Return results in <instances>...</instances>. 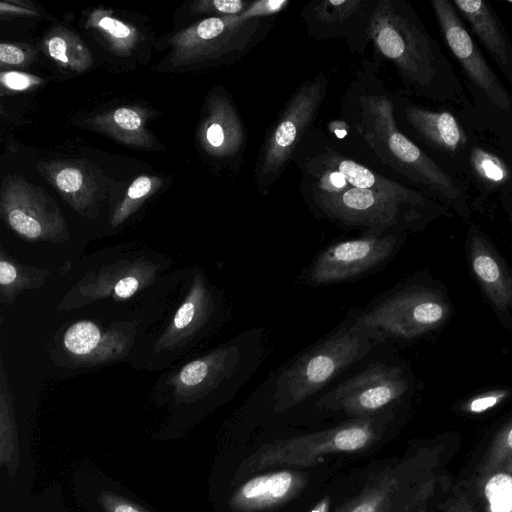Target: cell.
I'll list each match as a JSON object with an SVG mask.
<instances>
[{"label": "cell", "mask_w": 512, "mask_h": 512, "mask_svg": "<svg viewBox=\"0 0 512 512\" xmlns=\"http://www.w3.org/2000/svg\"><path fill=\"white\" fill-rule=\"evenodd\" d=\"M362 471L363 468L350 473L334 474L306 512H337L348 495L355 489Z\"/></svg>", "instance_id": "24"}, {"label": "cell", "mask_w": 512, "mask_h": 512, "mask_svg": "<svg viewBox=\"0 0 512 512\" xmlns=\"http://www.w3.org/2000/svg\"><path fill=\"white\" fill-rule=\"evenodd\" d=\"M304 199L315 216L372 235L419 228L430 211L428 199L419 192L402 196L351 187L341 194Z\"/></svg>", "instance_id": "6"}, {"label": "cell", "mask_w": 512, "mask_h": 512, "mask_svg": "<svg viewBox=\"0 0 512 512\" xmlns=\"http://www.w3.org/2000/svg\"><path fill=\"white\" fill-rule=\"evenodd\" d=\"M288 5L287 0H257L238 15L205 18L171 39V60L198 66L237 61L270 33Z\"/></svg>", "instance_id": "4"}, {"label": "cell", "mask_w": 512, "mask_h": 512, "mask_svg": "<svg viewBox=\"0 0 512 512\" xmlns=\"http://www.w3.org/2000/svg\"><path fill=\"white\" fill-rule=\"evenodd\" d=\"M400 414L401 405L320 430L248 444L234 481L270 468L333 465L335 460L372 455L395 436Z\"/></svg>", "instance_id": "2"}, {"label": "cell", "mask_w": 512, "mask_h": 512, "mask_svg": "<svg viewBox=\"0 0 512 512\" xmlns=\"http://www.w3.org/2000/svg\"><path fill=\"white\" fill-rule=\"evenodd\" d=\"M204 150L218 161L237 165L247 146V130L240 113L225 92H215L208 100L201 127Z\"/></svg>", "instance_id": "15"}, {"label": "cell", "mask_w": 512, "mask_h": 512, "mask_svg": "<svg viewBox=\"0 0 512 512\" xmlns=\"http://www.w3.org/2000/svg\"><path fill=\"white\" fill-rule=\"evenodd\" d=\"M110 124L116 128V132L123 134H136L142 130V118L140 114L130 108L121 107L113 111L108 117Z\"/></svg>", "instance_id": "33"}, {"label": "cell", "mask_w": 512, "mask_h": 512, "mask_svg": "<svg viewBox=\"0 0 512 512\" xmlns=\"http://www.w3.org/2000/svg\"><path fill=\"white\" fill-rule=\"evenodd\" d=\"M409 389L402 367L375 362L319 397L315 408L345 419L372 415L402 405Z\"/></svg>", "instance_id": "10"}, {"label": "cell", "mask_w": 512, "mask_h": 512, "mask_svg": "<svg viewBox=\"0 0 512 512\" xmlns=\"http://www.w3.org/2000/svg\"><path fill=\"white\" fill-rule=\"evenodd\" d=\"M430 504L431 503H428L424 506H422L419 510H417L416 512H429V507H430Z\"/></svg>", "instance_id": "40"}, {"label": "cell", "mask_w": 512, "mask_h": 512, "mask_svg": "<svg viewBox=\"0 0 512 512\" xmlns=\"http://www.w3.org/2000/svg\"><path fill=\"white\" fill-rule=\"evenodd\" d=\"M2 84L11 90H25L40 84L42 79L22 72H4L1 74Z\"/></svg>", "instance_id": "36"}, {"label": "cell", "mask_w": 512, "mask_h": 512, "mask_svg": "<svg viewBox=\"0 0 512 512\" xmlns=\"http://www.w3.org/2000/svg\"><path fill=\"white\" fill-rule=\"evenodd\" d=\"M454 4L512 84V44L490 4L483 0H455Z\"/></svg>", "instance_id": "18"}, {"label": "cell", "mask_w": 512, "mask_h": 512, "mask_svg": "<svg viewBox=\"0 0 512 512\" xmlns=\"http://www.w3.org/2000/svg\"><path fill=\"white\" fill-rule=\"evenodd\" d=\"M512 458V419L496 434L478 468L480 476L498 471Z\"/></svg>", "instance_id": "27"}, {"label": "cell", "mask_w": 512, "mask_h": 512, "mask_svg": "<svg viewBox=\"0 0 512 512\" xmlns=\"http://www.w3.org/2000/svg\"><path fill=\"white\" fill-rule=\"evenodd\" d=\"M152 266H133L129 268H112L101 274L90 284L87 299L95 300L112 296L114 299H128L152 279Z\"/></svg>", "instance_id": "21"}, {"label": "cell", "mask_w": 512, "mask_h": 512, "mask_svg": "<svg viewBox=\"0 0 512 512\" xmlns=\"http://www.w3.org/2000/svg\"><path fill=\"white\" fill-rule=\"evenodd\" d=\"M99 500L107 512H148L137 504L110 492H102Z\"/></svg>", "instance_id": "35"}, {"label": "cell", "mask_w": 512, "mask_h": 512, "mask_svg": "<svg viewBox=\"0 0 512 512\" xmlns=\"http://www.w3.org/2000/svg\"><path fill=\"white\" fill-rule=\"evenodd\" d=\"M26 59V54L18 46L2 43L0 45V61L2 64L20 65Z\"/></svg>", "instance_id": "38"}, {"label": "cell", "mask_w": 512, "mask_h": 512, "mask_svg": "<svg viewBox=\"0 0 512 512\" xmlns=\"http://www.w3.org/2000/svg\"><path fill=\"white\" fill-rule=\"evenodd\" d=\"M9 395V393H8ZM1 387V462L11 461L15 453L14 426L10 407V398Z\"/></svg>", "instance_id": "30"}, {"label": "cell", "mask_w": 512, "mask_h": 512, "mask_svg": "<svg viewBox=\"0 0 512 512\" xmlns=\"http://www.w3.org/2000/svg\"><path fill=\"white\" fill-rule=\"evenodd\" d=\"M63 345L69 354L83 362H106L118 358L128 347V335L104 332L92 321H78L67 328Z\"/></svg>", "instance_id": "19"}, {"label": "cell", "mask_w": 512, "mask_h": 512, "mask_svg": "<svg viewBox=\"0 0 512 512\" xmlns=\"http://www.w3.org/2000/svg\"><path fill=\"white\" fill-rule=\"evenodd\" d=\"M251 3L246 0H203L196 2L194 9L201 13H215L216 16H233L244 12Z\"/></svg>", "instance_id": "31"}, {"label": "cell", "mask_w": 512, "mask_h": 512, "mask_svg": "<svg viewBox=\"0 0 512 512\" xmlns=\"http://www.w3.org/2000/svg\"><path fill=\"white\" fill-rule=\"evenodd\" d=\"M431 4L449 49L470 80L495 106L509 110L512 103L508 92L482 56L453 5L447 0H433Z\"/></svg>", "instance_id": "14"}, {"label": "cell", "mask_w": 512, "mask_h": 512, "mask_svg": "<svg viewBox=\"0 0 512 512\" xmlns=\"http://www.w3.org/2000/svg\"><path fill=\"white\" fill-rule=\"evenodd\" d=\"M55 186L69 199L75 200L74 206L77 207V200L80 199L83 207L84 196H86V178L83 172L75 166H63L59 168L52 176Z\"/></svg>", "instance_id": "29"}, {"label": "cell", "mask_w": 512, "mask_h": 512, "mask_svg": "<svg viewBox=\"0 0 512 512\" xmlns=\"http://www.w3.org/2000/svg\"><path fill=\"white\" fill-rule=\"evenodd\" d=\"M334 475L332 464L276 467L234 481L229 512H306Z\"/></svg>", "instance_id": "8"}, {"label": "cell", "mask_w": 512, "mask_h": 512, "mask_svg": "<svg viewBox=\"0 0 512 512\" xmlns=\"http://www.w3.org/2000/svg\"><path fill=\"white\" fill-rule=\"evenodd\" d=\"M49 272L22 266L9 258L1 249L0 292L3 304L11 303L22 290L36 288L45 282Z\"/></svg>", "instance_id": "23"}, {"label": "cell", "mask_w": 512, "mask_h": 512, "mask_svg": "<svg viewBox=\"0 0 512 512\" xmlns=\"http://www.w3.org/2000/svg\"><path fill=\"white\" fill-rule=\"evenodd\" d=\"M508 395L509 392L503 389L484 392L466 401L462 410L469 414H480L497 406Z\"/></svg>", "instance_id": "34"}, {"label": "cell", "mask_w": 512, "mask_h": 512, "mask_svg": "<svg viewBox=\"0 0 512 512\" xmlns=\"http://www.w3.org/2000/svg\"><path fill=\"white\" fill-rule=\"evenodd\" d=\"M500 470L506 471L512 474V458L508 460Z\"/></svg>", "instance_id": "39"}, {"label": "cell", "mask_w": 512, "mask_h": 512, "mask_svg": "<svg viewBox=\"0 0 512 512\" xmlns=\"http://www.w3.org/2000/svg\"><path fill=\"white\" fill-rule=\"evenodd\" d=\"M328 86L329 75L325 71L305 79L267 130L253 170L254 185L259 193L268 194L292 162L304 136L314 126Z\"/></svg>", "instance_id": "7"}, {"label": "cell", "mask_w": 512, "mask_h": 512, "mask_svg": "<svg viewBox=\"0 0 512 512\" xmlns=\"http://www.w3.org/2000/svg\"><path fill=\"white\" fill-rule=\"evenodd\" d=\"M473 164L478 174L491 182H502L506 173L501 163L489 153L477 149L473 153Z\"/></svg>", "instance_id": "32"}, {"label": "cell", "mask_w": 512, "mask_h": 512, "mask_svg": "<svg viewBox=\"0 0 512 512\" xmlns=\"http://www.w3.org/2000/svg\"><path fill=\"white\" fill-rule=\"evenodd\" d=\"M450 306L438 291L410 285L392 291L351 316L374 341L412 340L441 326Z\"/></svg>", "instance_id": "9"}, {"label": "cell", "mask_w": 512, "mask_h": 512, "mask_svg": "<svg viewBox=\"0 0 512 512\" xmlns=\"http://www.w3.org/2000/svg\"><path fill=\"white\" fill-rule=\"evenodd\" d=\"M89 24L99 30L108 39L112 47L120 53H128L136 45V30L105 13L95 12L91 16Z\"/></svg>", "instance_id": "26"}, {"label": "cell", "mask_w": 512, "mask_h": 512, "mask_svg": "<svg viewBox=\"0 0 512 512\" xmlns=\"http://www.w3.org/2000/svg\"><path fill=\"white\" fill-rule=\"evenodd\" d=\"M443 512H475V510L468 496L457 491L445 501Z\"/></svg>", "instance_id": "37"}, {"label": "cell", "mask_w": 512, "mask_h": 512, "mask_svg": "<svg viewBox=\"0 0 512 512\" xmlns=\"http://www.w3.org/2000/svg\"><path fill=\"white\" fill-rule=\"evenodd\" d=\"M480 477L486 512H512V474L498 470Z\"/></svg>", "instance_id": "25"}, {"label": "cell", "mask_w": 512, "mask_h": 512, "mask_svg": "<svg viewBox=\"0 0 512 512\" xmlns=\"http://www.w3.org/2000/svg\"><path fill=\"white\" fill-rule=\"evenodd\" d=\"M442 455L439 446H421L363 468L337 512H416L436 494Z\"/></svg>", "instance_id": "3"}, {"label": "cell", "mask_w": 512, "mask_h": 512, "mask_svg": "<svg viewBox=\"0 0 512 512\" xmlns=\"http://www.w3.org/2000/svg\"><path fill=\"white\" fill-rule=\"evenodd\" d=\"M1 215L7 225L29 241L62 242L68 239L65 219L44 191L21 178L5 182Z\"/></svg>", "instance_id": "12"}, {"label": "cell", "mask_w": 512, "mask_h": 512, "mask_svg": "<svg viewBox=\"0 0 512 512\" xmlns=\"http://www.w3.org/2000/svg\"><path fill=\"white\" fill-rule=\"evenodd\" d=\"M404 236V232L363 234L332 243L312 260L304 273V282L324 286L370 274L395 255Z\"/></svg>", "instance_id": "11"}, {"label": "cell", "mask_w": 512, "mask_h": 512, "mask_svg": "<svg viewBox=\"0 0 512 512\" xmlns=\"http://www.w3.org/2000/svg\"><path fill=\"white\" fill-rule=\"evenodd\" d=\"M51 58L75 72H83L92 64L89 49L81 39L67 29H56L45 41Z\"/></svg>", "instance_id": "22"}, {"label": "cell", "mask_w": 512, "mask_h": 512, "mask_svg": "<svg viewBox=\"0 0 512 512\" xmlns=\"http://www.w3.org/2000/svg\"><path fill=\"white\" fill-rule=\"evenodd\" d=\"M370 40L376 61L388 62L409 93L437 102L463 101L450 61L406 0L376 1Z\"/></svg>", "instance_id": "1"}, {"label": "cell", "mask_w": 512, "mask_h": 512, "mask_svg": "<svg viewBox=\"0 0 512 512\" xmlns=\"http://www.w3.org/2000/svg\"><path fill=\"white\" fill-rule=\"evenodd\" d=\"M156 185L155 179L148 176L136 178L127 190V193L115 210L111 223L115 227L129 217L137 207L150 195Z\"/></svg>", "instance_id": "28"}, {"label": "cell", "mask_w": 512, "mask_h": 512, "mask_svg": "<svg viewBox=\"0 0 512 512\" xmlns=\"http://www.w3.org/2000/svg\"><path fill=\"white\" fill-rule=\"evenodd\" d=\"M214 308L211 291L203 277L198 276L187 298L176 311L168 330L160 338L162 348L170 347L199 330L208 322Z\"/></svg>", "instance_id": "20"}, {"label": "cell", "mask_w": 512, "mask_h": 512, "mask_svg": "<svg viewBox=\"0 0 512 512\" xmlns=\"http://www.w3.org/2000/svg\"><path fill=\"white\" fill-rule=\"evenodd\" d=\"M377 0H314L300 18L308 35L318 41L344 40L351 52L363 55L370 40V23Z\"/></svg>", "instance_id": "13"}, {"label": "cell", "mask_w": 512, "mask_h": 512, "mask_svg": "<svg viewBox=\"0 0 512 512\" xmlns=\"http://www.w3.org/2000/svg\"><path fill=\"white\" fill-rule=\"evenodd\" d=\"M395 118L398 127L410 130L422 141L446 153H456L465 145L464 131L453 115L431 111L394 94Z\"/></svg>", "instance_id": "17"}, {"label": "cell", "mask_w": 512, "mask_h": 512, "mask_svg": "<svg viewBox=\"0 0 512 512\" xmlns=\"http://www.w3.org/2000/svg\"><path fill=\"white\" fill-rule=\"evenodd\" d=\"M376 344L350 316L341 327L278 371L272 385L270 411L284 414L302 404L366 357Z\"/></svg>", "instance_id": "5"}, {"label": "cell", "mask_w": 512, "mask_h": 512, "mask_svg": "<svg viewBox=\"0 0 512 512\" xmlns=\"http://www.w3.org/2000/svg\"><path fill=\"white\" fill-rule=\"evenodd\" d=\"M468 254L471 270L499 315L512 312V272L492 243L477 229L470 230Z\"/></svg>", "instance_id": "16"}]
</instances>
